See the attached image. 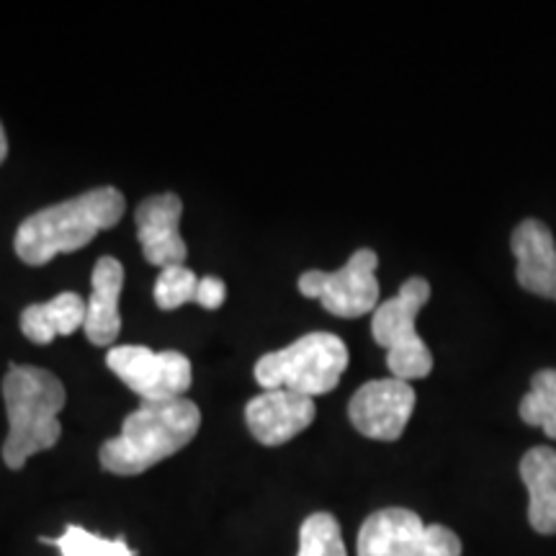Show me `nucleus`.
I'll return each instance as SVG.
<instances>
[{"label": "nucleus", "mask_w": 556, "mask_h": 556, "mask_svg": "<svg viewBox=\"0 0 556 556\" xmlns=\"http://www.w3.org/2000/svg\"><path fill=\"white\" fill-rule=\"evenodd\" d=\"M3 402L9 413L3 462L18 471L31 456L58 446L62 435L58 415L65 407L67 392L47 368L11 364L3 379Z\"/></svg>", "instance_id": "3"}, {"label": "nucleus", "mask_w": 556, "mask_h": 556, "mask_svg": "<svg viewBox=\"0 0 556 556\" xmlns=\"http://www.w3.org/2000/svg\"><path fill=\"white\" fill-rule=\"evenodd\" d=\"M358 556H462V539L446 526H426L407 507H384L361 526Z\"/></svg>", "instance_id": "6"}, {"label": "nucleus", "mask_w": 556, "mask_h": 556, "mask_svg": "<svg viewBox=\"0 0 556 556\" xmlns=\"http://www.w3.org/2000/svg\"><path fill=\"white\" fill-rule=\"evenodd\" d=\"M315 400L289 389H268L248 402L245 422L261 446H283L315 420Z\"/></svg>", "instance_id": "11"}, {"label": "nucleus", "mask_w": 556, "mask_h": 556, "mask_svg": "<svg viewBox=\"0 0 556 556\" xmlns=\"http://www.w3.org/2000/svg\"><path fill=\"white\" fill-rule=\"evenodd\" d=\"M520 479L528 490V523L536 533H556V451L536 446L520 458Z\"/></svg>", "instance_id": "14"}, {"label": "nucleus", "mask_w": 556, "mask_h": 556, "mask_svg": "<svg viewBox=\"0 0 556 556\" xmlns=\"http://www.w3.org/2000/svg\"><path fill=\"white\" fill-rule=\"evenodd\" d=\"M430 283L413 276L402 283L397 294L381 302L371 317V336L387 348V366L394 379L415 381L433 371V353L426 340L417 336V312L428 304Z\"/></svg>", "instance_id": "5"}, {"label": "nucleus", "mask_w": 556, "mask_h": 556, "mask_svg": "<svg viewBox=\"0 0 556 556\" xmlns=\"http://www.w3.org/2000/svg\"><path fill=\"white\" fill-rule=\"evenodd\" d=\"M199 278L186 266H168L160 270L155 281V304L160 309L170 312L184 307L197 299Z\"/></svg>", "instance_id": "19"}, {"label": "nucleus", "mask_w": 556, "mask_h": 556, "mask_svg": "<svg viewBox=\"0 0 556 556\" xmlns=\"http://www.w3.org/2000/svg\"><path fill=\"white\" fill-rule=\"evenodd\" d=\"M296 556H348L340 523L332 513H312L299 526Z\"/></svg>", "instance_id": "18"}, {"label": "nucleus", "mask_w": 556, "mask_h": 556, "mask_svg": "<svg viewBox=\"0 0 556 556\" xmlns=\"http://www.w3.org/2000/svg\"><path fill=\"white\" fill-rule=\"evenodd\" d=\"M348 348L332 332H309L281 351L255 361V381L266 389H289L304 397H319L340 384L348 368Z\"/></svg>", "instance_id": "4"}, {"label": "nucleus", "mask_w": 556, "mask_h": 556, "mask_svg": "<svg viewBox=\"0 0 556 556\" xmlns=\"http://www.w3.org/2000/svg\"><path fill=\"white\" fill-rule=\"evenodd\" d=\"M93 291L86 299L88 315H86V338L90 345H111L122 332V315H119V299L124 289V266L111 255L96 261L93 268Z\"/></svg>", "instance_id": "13"}, {"label": "nucleus", "mask_w": 556, "mask_h": 556, "mask_svg": "<svg viewBox=\"0 0 556 556\" xmlns=\"http://www.w3.org/2000/svg\"><path fill=\"white\" fill-rule=\"evenodd\" d=\"M106 366L144 402L180 400L191 389V361L178 351H152L148 345H114Z\"/></svg>", "instance_id": "8"}, {"label": "nucleus", "mask_w": 556, "mask_h": 556, "mask_svg": "<svg viewBox=\"0 0 556 556\" xmlns=\"http://www.w3.org/2000/svg\"><path fill=\"white\" fill-rule=\"evenodd\" d=\"M41 544L58 546L62 556H137L124 536L103 539L99 533H90L75 523L67 526L65 533L58 539L41 536Z\"/></svg>", "instance_id": "17"}, {"label": "nucleus", "mask_w": 556, "mask_h": 556, "mask_svg": "<svg viewBox=\"0 0 556 556\" xmlns=\"http://www.w3.org/2000/svg\"><path fill=\"white\" fill-rule=\"evenodd\" d=\"M180 214H184V201L176 193H157L137 206V238L150 266L163 270L168 266H184V261L189 258V248L180 238Z\"/></svg>", "instance_id": "10"}, {"label": "nucleus", "mask_w": 556, "mask_h": 556, "mask_svg": "<svg viewBox=\"0 0 556 556\" xmlns=\"http://www.w3.org/2000/svg\"><path fill=\"white\" fill-rule=\"evenodd\" d=\"M201 428L197 402H142L127 415L122 433L109 438L99 451L101 467L119 477H137L165 462L193 441Z\"/></svg>", "instance_id": "2"}, {"label": "nucleus", "mask_w": 556, "mask_h": 556, "mask_svg": "<svg viewBox=\"0 0 556 556\" xmlns=\"http://www.w3.org/2000/svg\"><path fill=\"white\" fill-rule=\"evenodd\" d=\"M518 415L526 426L541 428L556 441V368L533 374L531 392L520 400Z\"/></svg>", "instance_id": "16"}, {"label": "nucleus", "mask_w": 556, "mask_h": 556, "mask_svg": "<svg viewBox=\"0 0 556 556\" xmlns=\"http://www.w3.org/2000/svg\"><path fill=\"white\" fill-rule=\"evenodd\" d=\"M227 299V287L225 281L217 276H204L199 278V289H197V299L193 302L204 309H219Z\"/></svg>", "instance_id": "20"}, {"label": "nucleus", "mask_w": 556, "mask_h": 556, "mask_svg": "<svg viewBox=\"0 0 556 556\" xmlns=\"http://www.w3.org/2000/svg\"><path fill=\"white\" fill-rule=\"evenodd\" d=\"M88 302L75 291H62L50 302L29 304L21 312V332L37 345L52 343L54 338H67L86 325Z\"/></svg>", "instance_id": "15"}, {"label": "nucleus", "mask_w": 556, "mask_h": 556, "mask_svg": "<svg viewBox=\"0 0 556 556\" xmlns=\"http://www.w3.org/2000/svg\"><path fill=\"white\" fill-rule=\"evenodd\" d=\"M127 199L114 186L90 189L80 197L34 212L16 229V255L26 266H47L62 253H75L103 229L119 225Z\"/></svg>", "instance_id": "1"}, {"label": "nucleus", "mask_w": 556, "mask_h": 556, "mask_svg": "<svg viewBox=\"0 0 556 556\" xmlns=\"http://www.w3.org/2000/svg\"><path fill=\"white\" fill-rule=\"evenodd\" d=\"M415 389L402 379H374L348 402V417L361 435L392 443L405 433L415 413Z\"/></svg>", "instance_id": "9"}, {"label": "nucleus", "mask_w": 556, "mask_h": 556, "mask_svg": "<svg viewBox=\"0 0 556 556\" xmlns=\"http://www.w3.org/2000/svg\"><path fill=\"white\" fill-rule=\"evenodd\" d=\"M5 157H9V139H5V129L0 124V165L5 163Z\"/></svg>", "instance_id": "21"}, {"label": "nucleus", "mask_w": 556, "mask_h": 556, "mask_svg": "<svg viewBox=\"0 0 556 556\" xmlns=\"http://www.w3.org/2000/svg\"><path fill=\"white\" fill-rule=\"evenodd\" d=\"M379 255L374 250L361 248L348 258L340 270H307L299 276L296 287L304 296L317 299L330 315L343 319L364 317L379 307L377 281Z\"/></svg>", "instance_id": "7"}, {"label": "nucleus", "mask_w": 556, "mask_h": 556, "mask_svg": "<svg viewBox=\"0 0 556 556\" xmlns=\"http://www.w3.org/2000/svg\"><path fill=\"white\" fill-rule=\"evenodd\" d=\"M518 283L531 294L556 302V242L552 229L539 219L520 222L510 238Z\"/></svg>", "instance_id": "12"}]
</instances>
